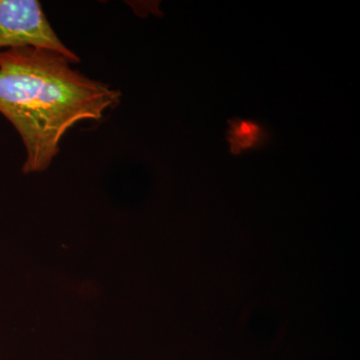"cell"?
Instances as JSON below:
<instances>
[{"mask_svg":"<svg viewBox=\"0 0 360 360\" xmlns=\"http://www.w3.org/2000/svg\"><path fill=\"white\" fill-rule=\"evenodd\" d=\"M56 51L34 47L0 51V113L25 146V174L47 169L63 135L84 120H99L122 92L73 70Z\"/></svg>","mask_w":360,"mask_h":360,"instance_id":"1","label":"cell"},{"mask_svg":"<svg viewBox=\"0 0 360 360\" xmlns=\"http://www.w3.org/2000/svg\"><path fill=\"white\" fill-rule=\"evenodd\" d=\"M34 47L56 51L71 63H79L58 37L37 0H0V51Z\"/></svg>","mask_w":360,"mask_h":360,"instance_id":"2","label":"cell"},{"mask_svg":"<svg viewBox=\"0 0 360 360\" xmlns=\"http://www.w3.org/2000/svg\"><path fill=\"white\" fill-rule=\"evenodd\" d=\"M226 139L232 155H239L243 151L262 149L267 146L269 132L260 122L236 116L229 120Z\"/></svg>","mask_w":360,"mask_h":360,"instance_id":"3","label":"cell"}]
</instances>
